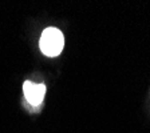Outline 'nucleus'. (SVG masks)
<instances>
[{
	"instance_id": "nucleus-1",
	"label": "nucleus",
	"mask_w": 150,
	"mask_h": 133,
	"mask_svg": "<svg viewBox=\"0 0 150 133\" xmlns=\"http://www.w3.org/2000/svg\"><path fill=\"white\" fill-rule=\"evenodd\" d=\"M63 45H64V37L58 28L50 27L43 31L40 41H39V47L46 56H50V57L58 56L62 52Z\"/></svg>"
},
{
	"instance_id": "nucleus-2",
	"label": "nucleus",
	"mask_w": 150,
	"mask_h": 133,
	"mask_svg": "<svg viewBox=\"0 0 150 133\" xmlns=\"http://www.w3.org/2000/svg\"><path fill=\"white\" fill-rule=\"evenodd\" d=\"M23 92L27 101L31 105H39L46 95V85L44 84H35L31 81H25L23 84Z\"/></svg>"
}]
</instances>
